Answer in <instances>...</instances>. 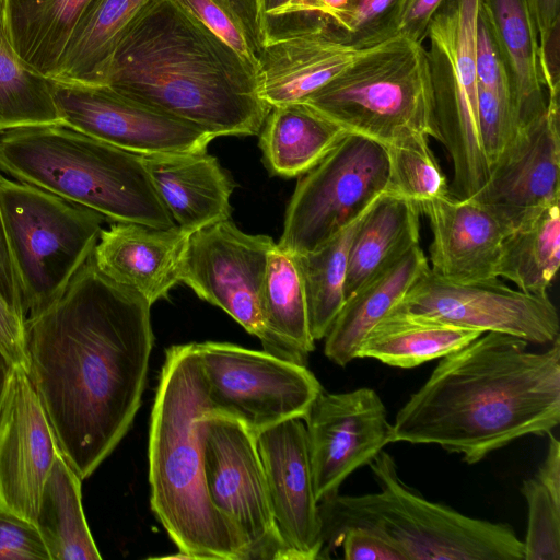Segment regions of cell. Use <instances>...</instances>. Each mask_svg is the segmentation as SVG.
Listing matches in <instances>:
<instances>
[{
	"instance_id": "cell-9",
	"label": "cell",
	"mask_w": 560,
	"mask_h": 560,
	"mask_svg": "<svg viewBox=\"0 0 560 560\" xmlns=\"http://www.w3.org/2000/svg\"><path fill=\"white\" fill-rule=\"evenodd\" d=\"M480 0H444L433 15L425 50L438 140L453 166L451 196L475 195L489 175L478 129L475 33Z\"/></svg>"
},
{
	"instance_id": "cell-18",
	"label": "cell",
	"mask_w": 560,
	"mask_h": 560,
	"mask_svg": "<svg viewBox=\"0 0 560 560\" xmlns=\"http://www.w3.org/2000/svg\"><path fill=\"white\" fill-rule=\"evenodd\" d=\"M256 441L275 522L291 559L323 558V523L303 419L275 424L259 432Z\"/></svg>"
},
{
	"instance_id": "cell-13",
	"label": "cell",
	"mask_w": 560,
	"mask_h": 560,
	"mask_svg": "<svg viewBox=\"0 0 560 560\" xmlns=\"http://www.w3.org/2000/svg\"><path fill=\"white\" fill-rule=\"evenodd\" d=\"M389 313L506 334L535 345L560 338L558 312L548 295L512 289L498 278L455 282L428 268Z\"/></svg>"
},
{
	"instance_id": "cell-44",
	"label": "cell",
	"mask_w": 560,
	"mask_h": 560,
	"mask_svg": "<svg viewBox=\"0 0 560 560\" xmlns=\"http://www.w3.org/2000/svg\"><path fill=\"white\" fill-rule=\"evenodd\" d=\"M340 546L347 560H407L405 555L387 538L363 526H348L328 540V547Z\"/></svg>"
},
{
	"instance_id": "cell-14",
	"label": "cell",
	"mask_w": 560,
	"mask_h": 560,
	"mask_svg": "<svg viewBox=\"0 0 560 560\" xmlns=\"http://www.w3.org/2000/svg\"><path fill=\"white\" fill-rule=\"evenodd\" d=\"M273 240L247 234L231 219L191 233L179 282L226 312L264 345L267 339L261 292Z\"/></svg>"
},
{
	"instance_id": "cell-49",
	"label": "cell",
	"mask_w": 560,
	"mask_h": 560,
	"mask_svg": "<svg viewBox=\"0 0 560 560\" xmlns=\"http://www.w3.org/2000/svg\"><path fill=\"white\" fill-rule=\"evenodd\" d=\"M547 435V453L535 478L560 501V442L551 432Z\"/></svg>"
},
{
	"instance_id": "cell-30",
	"label": "cell",
	"mask_w": 560,
	"mask_h": 560,
	"mask_svg": "<svg viewBox=\"0 0 560 560\" xmlns=\"http://www.w3.org/2000/svg\"><path fill=\"white\" fill-rule=\"evenodd\" d=\"M560 199L537 208L502 238L495 275L522 292L548 295L560 264Z\"/></svg>"
},
{
	"instance_id": "cell-39",
	"label": "cell",
	"mask_w": 560,
	"mask_h": 560,
	"mask_svg": "<svg viewBox=\"0 0 560 560\" xmlns=\"http://www.w3.org/2000/svg\"><path fill=\"white\" fill-rule=\"evenodd\" d=\"M528 509L524 560H560V501L535 478L522 482Z\"/></svg>"
},
{
	"instance_id": "cell-1",
	"label": "cell",
	"mask_w": 560,
	"mask_h": 560,
	"mask_svg": "<svg viewBox=\"0 0 560 560\" xmlns=\"http://www.w3.org/2000/svg\"><path fill=\"white\" fill-rule=\"evenodd\" d=\"M151 306L102 273L91 255L50 305L25 319L27 375L81 480L139 410L154 340Z\"/></svg>"
},
{
	"instance_id": "cell-7",
	"label": "cell",
	"mask_w": 560,
	"mask_h": 560,
	"mask_svg": "<svg viewBox=\"0 0 560 560\" xmlns=\"http://www.w3.org/2000/svg\"><path fill=\"white\" fill-rule=\"evenodd\" d=\"M303 103L385 147L413 135L439 138L425 49L402 37L362 50Z\"/></svg>"
},
{
	"instance_id": "cell-37",
	"label": "cell",
	"mask_w": 560,
	"mask_h": 560,
	"mask_svg": "<svg viewBox=\"0 0 560 560\" xmlns=\"http://www.w3.org/2000/svg\"><path fill=\"white\" fill-rule=\"evenodd\" d=\"M427 135H413L386 147L388 154L387 189L419 206L450 194Z\"/></svg>"
},
{
	"instance_id": "cell-35",
	"label": "cell",
	"mask_w": 560,
	"mask_h": 560,
	"mask_svg": "<svg viewBox=\"0 0 560 560\" xmlns=\"http://www.w3.org/2000/svg\"><path fill=\"white\" fill-rule=\"evenodd\" d=\"M62 124L52 80L28 67L0 37V135L21 127Z\"/></svg>"
},
{
	"instance_id": "cell-2",
	"label": "cell",
	"mask_w": 560,
	"mask_h": 560,
	"mask_svg": "<svg viewBox=\"0 0 560 560\" xmlns=\"http://www.w3.org/2000/svg\"><path fill=\"white\" fill-rule=\"evenodd\" d=\"M560 423V338L541 352L483 332L440 359L390 423V443L435 444L476 464Z\"/></svg>"
},
{
	"instance_id": "cell-17",
	"label": "cell",
	"mask_w": 560,
	"mask_h": 560,
	"mask_svg": "<svg viewBox=\"0 0 560 560\" xmlns=\"http://www.w3.org/2000/svg\"><path fill=\"white\" fill-rule=\"evenodd\" d=\"M559 96L546 113L506 145L481 188L471 197L512 229L530 212L560 199Z\"/></svg>"
},
{
	"instance_id": "cell-42",
	"label": "cell",
	"mask_w": 560,
	"mask_h": 560,
	"mask_svg": "<svg viewBox=\"0 0 560 560\" xmlns=\"http://www.w3.org/2000/svg\"><path fill=\"white\" fill-rule=\"evenodd\" d=\"M475 65L478 85L493 92L510 104L506 69L491 24L481 4L476 22Z\"/></svg>"
},
{
	"instance_id": "cell-24",
	"label": "cell",
	"mask_w": 560,
	"mask_h": 560,
	"mask_svg": "<svg viewBox=\"0 0 560 560\" xmlns=\"http://www.w3.org/2000/svg\"><path fill=\"white\" fill-rule=\"evenodd\" d=\"M491 24L508 73L516 132L547 109L539 69V40L528 0H480Z\"/></svg>"
},
{
	"instance_id": "cell-25",
	"label": "cell",
	"mask_w": 560,
	"mask_h": 560,
	"mask_svg": "<svg viewBox=\"0 0 560 560\" xmlns=\"http://www.w3.org/2000/svg\"><path fill=\"white\" fill-rule=\"evenodd\" d=\"M428 268V259L417 245L362 284L346 299L325 336V355L339 366L358 359L365 336L404 299Z\"/></svg>"
},
{
	"instance_id": "cell-15",
	"label": "cell",
	"mask_w": 560,
	"mask_h": 560,
	"mask_svg": "<svg viewBox=\"0 0 560 560\" xmlns=\"http://www.w3.org/2000/svg\"><path fill=\"white\" fill-rule=\"evenodd\" d=\"M52 90L63 125L139 155L205 152L214 139L107 85L52 80Z\"/></svg>"
},
{
	"instance_id": "cell-47",
	"label": "cell",
	"mask_w": 560,
	"mask_h": 560,
	"mask_svg": "<svg viewBox=\"0 0 560 560\" xmlns=\"http://www.w3.org/2000/svg\"><path fill=\"white\" fill-rule=\"evenodd\" d=\"M0 294L23 318L22 293L0 208ZM25 320V319H24Z\"/></svg>"
},
{
	"instance_id": "cell-22",
	"label": "cell",
	"mask_w": 560,
	"mask_h": 560,
	"mask_svg": "<svg viewBox=\"0 0 560 560\" xmlns=\"http://www.w3.org/2000/svg\"><path fill=\"white\" fill-rule=\"evenodd\" d=\"M141 156L175 224L194 233L231 219L233 184L217 158L207 151Z\"/></svg>"
},
{
	"instance_id": "cell-29",
	"label": "cell",
	"mask_w": 560,
	"mask_h": 560,
	"mask_svg": "<svg viewBox=\"0 0 560 560\" xmlns=\"http://www.w3.org/2000/svg\"><path fill=\"white\" fill-rule=\"evenodd\" d=\"M265 351L306 365L314 350L302 275L294 254L276 243L268 256L261 292Z\"/></svg>"
},
{
	"instance_id": "cell-21",
	"label": "cell",
	"mask_w": 560,
	"mask_h": 560,
	"mask_svg": "<svg viewBox=\"0 0 560 560\" xmlns=\"http://www.w3.org/2000/svg\"><path fill=\"white\" fill-rule=\"evenodd\" d=\"M190 235L177 224L155 228L114 222L101 231L92 257L107 278L136 291L153 305L179 282Z\"/></svg>"
},
{
	"instance_id": "cell-26",
	"label": "cell",
	"mask_w": 560,
	"mask_h": 560,
	"mask_svg": "<svg viewBox=\"0 0 560 560\" xmlns=\"http://www.w3.org/2000/svg\"><path fill=\"white\" fill-rule=\"evenodd\" d=\"M100 0H7L10 45L32 69L55 79L72 39Z\"/></svg>"
},
{
	"instance_id": "cell-32",
	"label": "cell",
	"mask_w": 560,
	"mask_h": 560,
	"mask_svg": "<svg viewBox=\"0 0 560 560\" xmlns=\"http://www.w3.org/2000/svg\"><path fill=\"white\" fill-rule=\"evenodd\" d=\"M50 560H98L81 500V478L59 452L45 480L35 521Z\"/></svg>"
},
{
	"instance_id": "cell-52",
	"label": "cell",
	"mask_w": 560,
	"mask_h": 560,
	"mask_svg": "<svg viewBox=\"0 0 560 560\" xmlns=\"http://www.w3.org/2000/svg\"><path fill=\"white\" fill-rule=\"evenodd\" d=\"M325 9L326 18L331 13L342 9L348 0H319Z\"/></svg>"
},
{
	"instance_id": "cell-4",
	"label": "cell",
	"mask_w": 560,
	"mask_h": 560,
	"mask_svg": "<svg viewBox=\"0 0 560 560\" xmlns=\"http://www.w3.org/2000/svg\"><path fill=\"white\" fill-rule=\"evenodd\" d=\"M213 412L195 343L172 346L151 412V508L186 559L245 560L237 532L207 489L202 424Z\"/></svg>"
},
{
	"instance_id": "cell-6",
	"label": "cell",
	"mask_w": 560,
	"mask_h": 560,
	"mask_svg": "<svg viewBox=\"0 0 560 560\" xmlns=\"http://www.w3.org/2000/svg\"><path fill=\"white\" fill-rule=\"evenodd\" d=\"M369 466L378 492H338L319 502L324 546L343 528L363 526L387 538L407 560H524V542L510 525L429 501L400 479L384 450Z\"/></svg>"
},
{
	"instance_id": "cell-45",
	"label": "cell",
	"mask_w": 560,
	"mask_h": 560,
	"mask_svg": "<svg viewBox=\"0 0 560 560\" xmlns=\"http://www.w3.org/2000/svg\"><path fill=\"white\" fill-rule=\"evenodd\" d=\"M0 349L27 373L25 320L0 294Z\"/></svg>"
},
{
	"instance_id": "cell-27",
	"label": "cell",
	"mask_w": 560,
	"mask_h": 560,
	"mask_svg": "<svg viewBox=\"0 0 560 560\" xmlns=\"http://www.w3.org/2000/svg\"><path fill=\"white\" fill-rule=\"evenodd\" d=\"M420 206L385 190L364 214L352 240L345 298L420 241Z\"/></svg>"
},
{
	"instance_id": "cell-46",
	"label": "cell",
	"mask_w": 560,
	"mask_h": 560,
	"mask_svg": "<svg viewBox=\"0 0 560 560\" xmlns=\"http://www.w3.org/2000/svg\"><path fill=\"white\" fill-rule=\"evenodd\" d=\"M444 0H405L393 38L402 37L422 44L429 24Z\"/></svg>"
},
{
	"instance_id": "cell-31",
	"label": "cell",
	"mask_w": 560,
	"mask_h": 560,
	"mask_svg": "<svg viewBox=\"0 0 560 560\" xmlns=\"http://www.w3.org/2000/svg\"><path fill=\"white\" fill-rule=\"evenodd\" d=\"M481 331L407 314L389 313L365 336L358 359L411 369L466 346Z\"/></svg>"
},
{
	"instance_id": "cell-48",
	"label": "cell",
	"mask_w": 560,
	"mask_h": 560,
	"mask_svg": "<svg viewBox=\"0 0 560 560\" xmlns=\"http://www.w3.org/2000/svg\"><path fill=\"white\" fill-rule=\"evenodd\" d=\"M560 24L539 43V69L547 97L559 96L560 91Z\"/></svg>"
},
{
	"instance_id": "cell-3",
	"label": "cell",
	"mask_w": 560,
	"mask_h": 560,
	"mask_svg": "<svg viewBox=\"0 0 560 560\" xmlns=\"http://www.w3.org/2000/svg\"><path fill=\"white\" fill-rule=\"evenodd\" d=\"M104 85L214 138L258 135L271 106L255 71L175 0H150L118 43Z\"/></svg>"
},
{
	"instance_id": "cell-10",
	"label": "cell",
	"mask_w": 560,
	"mask_h": 560,
	"mask_svg": "<svg viewBox=\"0 0 560 560\" xmlns=\"http://www.w3.org/2000/svg\"><path fill=\"white\" fill-rule=\"evenodd\" d=\"M387 184L386 147L347 132L298 182L278 246L291 254L317 248L361 218Z\"/></svg>"
},
{
	"instance_id": "cell-16",
	"label": "cell",
	"mask_w": 560,
	"mask_h": 560,
	"mask_svg": "<svg viewBox=\"0 0 560 560\" xmlns=\"http://www.w3.org/2000/svg\"><path fill=\"white\" fill-rule=\"evenodd\" d=\"M303 420L318 503L337 494L348 476L390 443L386 407L369 387L322 392Z\"/></svg>"
},
{
	"instance_id": "cell-50",
	"label": "cell",
	"mask_w": 560,
	"mask_h": 560,
	"mask_svg": "<svg viewBox=\"0 0 560 560\" xmlns=\"http://www.w3.org/2000/svg\"><path fill=\"white\" fill-rule=\"evenodd\" d=\"M536 24L538 40L542 43L560 24V0H528Z\"/></svg>"
},
{
	"instance_id": "cell-36",
	"label": "cell",
	"mask_w": 560,
	"mask_h": 560,
	"mask_svg": "<svg viewBox=\"0 0 560 560\" xmlns=\"http://www.w3.org/2000/svg\"><path fill=\"white\" fill-rule=\"evenodd\" d=\"M255 71L265 47L259 0H175Z\"/></svg>"
},
{
	"instance_id": "cell-8",
	"label": "cell",
	"mask_w": 560,
	"mask_h": 560,
	"mask_svg": "<svg viewBox=\"0 0 560 560\" xmlns=\"http://www.w3.org/2000/svg\"><path fill=\"white\" fill-rule=\"evenodd\" d=\"M0 208L26 319L63 292L92 255L107 219L1 173Z\"/></svg>"
},
{
	"instance_id": "cell-23",
	"label": "cell",
	"mask_w": 560,
	"mask_h": 560,
	"mask_svg": "<svg viewBox=\"0 0 560 560\" xmlns=\"http://www.w3.org/2000/svg\"><path fill=\"white\" fill-rule=\"evenodd\" d=\"M335 42L326 26L267 43L258 69V94L271 107L304 102L361 52Z\"/></svg>"
},
{
	"instance_id": "cell-53",
	"label": "cell",
	"mask_w": 560,
	"mask_h": 560,
	"mask_svg": "<svg viewBox=\"0 0 560 560\" xmlns=\"http://www.w3.org/2000/svg\"><path fill=\"white\" fill-rule=\"evenodd\" d=\"M5 1L7 0H0V37L8 40L5 26Z\"/></svg>"
},
{
	"instance_id": "cell-34",
	"label": "cell",
	"mask_w": 560,
	"mask_h": 560,
	"mask_svg": "<svg viewBox=\"0 0 560 560\" xmlns=\"http://www.w3.org/2000/svg\"><path fill=\"white\" fill-rule=\"evenodd\" d=\"M364 214L317 248L294 254L302 275L314 341L325 338L346 301L349 250Z\"/></svg>"
},
{
	"instance_id": "cell-5",
	"label": "cell",
	"mask_w": 560,
	"mask_h": 560,
	"mask_svg": "<svg viewBox=\"0 0 560 560\" xmlns=\"http://www.w3.org/2000/svg\"><path fill=\"white\" fill-rule=\"evenodd\" d=\"M0 171L95 210L113 222L175 225L141 155L63 124L1 133Z\"/></svg>"
},
{
	"instance_id": "cell-51",
	"label": "cell",
	"mask_w": 560,
	"mask_h": 560,
	"mask_svg": "<svg viewBox=\"0 0 560 560\" xmlns=\"http://www.w3.org/2000/svg\"><path fill=\"white\" fill-rule=\"evenodd\" d=\"M15 365L10 358L0 349V413L11 384Z\"/></svg>"
},
{
	"instance_id": "cell-43",
	"label": "cell",
	"mask_w": 560,
	"mask_h": 560,
	"mask_svg": "<svg viewBox=\"0 0 560 560\" xmlns=\"http://www.w3.org/2000/svg\"><path fill=\"white\" fill-rule=\"evenodd\" d=\"M0 560H50L35 523L0 508Z\"/></svg>"
},
{
	"instance_id": "cell-41",
	"label": "cell",
	"mask_w": 560,
	"mask_h": 560,
	"mask_svg": "<svg viewBox=\"0 0 560 560\" xmlns=\"http://www.w3.org/2000/svg\"><path fill=\"white\" fill-rule=\"evenodd\" d=\"M478 129L489 170L516 136L508 101L478 85Z\"/></svg>"
},
{
	"instance_id": "cell-11",
	"label": "cell",
	"mask_w": 560,
	"mask_h": 560,
	"mask_svg": "<svg viewBox=\"0 0 560 560\" xmlns=\"http://www.w3.org/2000/svg\"><path fill=\"white\" fill-rule=\"evenodd\" d=\"M215 411L255 435L282 421L304 419L323 392L306 365L229 342L195 343Z\"/></svg>"
},
{
	"instance_id": "cell-38",
	"label": "cell",
	"mask_w": 560,
	"mask_h": 560,
	"mask_svg": "<svg viewBox=\"0 0 560 560\" xmlns=\"http://www.w3.org/2000/svg\"><path fill=\"white\" fill-rule=\"evenodd\" d=\"M405 0H348L327 16V32L338 44L360 51L393 38Z\"/></svg>"
},
{
	"instance_id": "cell-28",
	"label": "cell",
	"mask_w": 560,
	"mask_h": 560,
	"mask_svg": "<svg viewBox=\"0 0 560 560\" xmlns=\"http://www.w3.org/2000/svg\"><path fill=\"white\" fill-rule=\"evenodd\" d=\"M347 132L306 103L272 106L259 131V147L269 172L303 175L316 166Z\"/></svg>"
},
{
	"instance_id": "cell-20",
	"label": "cell",
	"mask_w": 560,
	"mask_h": 560,
	"mask_svg": "<svg viewBox=\"0 0 560 560\" xmlns=\"http://www.w3.org/2000/svg\"><path fill=\"white\" fill-rule=\"evenodd\" d=\"M432 231L430 270L455 282L481 281L495 275L503 236L508 226L472 198L451 195L420 205Z\"/></svg>"
},
{
	"instance_id": "cell-33",
	"label": "cell",
	"mask_w": 560,
	"mask_h": 560,
	"mask_svg": "<svg viewBox=\"0 0 560 560\" xmlns=\"http://www.w3.org/2000/svg\"><path fill=\"white\" fill-rule=\"evenodd\" d=\"M150 0H100L70 43L52 80L104 85L112 56Z\"/></svg>"
},
{
	"instance_id": "cell-12",
	"label": "cell",
	"mask_w": 560,
	"mask_h": 560,
	"mask_svg": "<svg viewBox=\"0 0 560 560\" xmlns=\"http://www.w3.org/2000/svg\"><path fill=\"white\" fill-rule=\"evenodd\" d=\"M205 476L217 510L237 532L245 560H292L271 510L256 435L213 412L202 424Z\"/></svg>"
},
{
	"instance_id": "cell-40",
	"label": "cell",
	"mask_w": 560,
	"mask_h": 560,
	"mask_svg": "<svg viewBox=\"0 0 560 560\" xmlns=\"http://www.w3.org/2000/svg\"><path fill=\"white\" fill-rule=\"evenodd\" d=\"M265 45L327 25L319 0H259Z\"/></svg>"
},
{
	"instance_id": "cell-19",
	"label": "cell",
	"mask_w": 560,
	"mask_h": 560,
	"mask_svg": "<svg viewBox=\"0 0 560 560\" xmlns=\"http://www.w3.org/2000/svg\"><path fill=\"white\" fill-rule=\"evenodd\" d=\"M58 453L37 393L26 371L16 366L0 413V508L35 523Z\"/></svg>"
}]
</instances>
